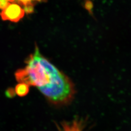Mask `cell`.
<instances>
[{
  "label": "cell",
  "instance_id": "6da1fadb",
  "mask_svg": "<svg viewBox=\"0 0 131 131\" xmlns=\"http://www.w3.org/2000/svg\"><path fill=\"white\" fill-rule=\"evenodd\" d=\"M26 63L25 67L15 73L19 83L36 87L54 104H64L72 100L74 88L72 81L42 55L37 47Z\"/></svg>",
  "mask_w": 131,
  "mask_h": 131
},
{
  "label": "cell",
  "instance_id": "7a4b0ae2",
  "mask_svg": "<svg viewBox=\"0 0 131 131\" xmlns=\"http://www.w3.org/2000/svg\"><path fill=\"white\" fill-rule=\"evenodd\" d=\"M25 13L24 9L18 4L9 3L7 7L2 10L0 15L3 20L16 23L24 17Z\"/></svg>",
  "mask_w": 131,
  "mask_h": 131
},
{
  "label": "cell",
  "instance_id": "3957f363",
  "mask_svg": "<svg viewBox=\"0 0 131 131\" xmlns=\"http://www.w3.org/2000/svg\"><path fill=\"white\" fill-rule=\"evenodd\" d=\"M8 2H14L18 3V5H23L24 7L25 12L27 13H31L34 10V2L35 1H39L40 0H7Z\"/></svg>",
  "mask_w": 131,
  "mask_h": 131
},
{
  "label": "cell",
  "instance_id": "277c9868",
  "mask_svg": "<svg viewBox=\"0 0 131 131\" xmlns=\"http://www.w3.org/2000/svg\"><path fill=\"white\" fill-rule=\"evenodd\" d=\"M80 125L78 122H73L71 124L62 125L59 128V131H81Z\"/></svg>",
  "mask_w": 131,
  "mask_h": 131
},
{
  "label": "cell",
  "instance_id": "5b68a950",
  "mask_svg": "<svg viewBox=\"0 0 131 131\" xmlns=\"http://www.w3.org/2000/svg\"><path fill=\"white\" fill-rule=\"evenodd\" d=\"M29 91V86L25 84L19 83L15 88V92L19 96H24Z\"/></svg>",
  "mask_w": 131,
  "mask_h": 131
},
{
  "label": "cell",
  "instance_id": "8992f818",
  "mask_svg": "<svg viewBox=\"0 0 131 131\" xmlns=\"http://www.w3.org/2000/svg\"><path fill=\"white\" fill-rule=\"evenodd\" d=\"M9 2L7 0H0V9H3L8 5Z\"/></svg>",
  "mask_w": 131,
  "mask_h": 131
}]
</instances>
